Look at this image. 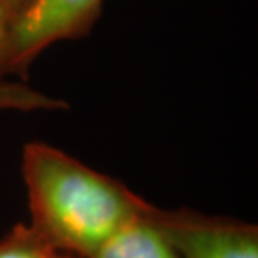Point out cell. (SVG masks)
<instances>
[{"label":"cell","mask_w":258,"mask_h":258,"mask_svg":"<svg viewBox=\"0 0 258 258\" xmlns=\"http://www.w3.org/2000/svg\"><path fill=\"white\" fill-rule=\"evenodd\" d=\"M52 250L29 223H15L0 235V258H45Z\"/></svg>","instance_id":"6"},{"label":"cell","mask_w":258,"mask_h":258,"mask_svg":"<svg viewBox=\"0 0 258 258\" xmlns=\"http://www.w3.org/2000/svg\"><path fill=\"white\" fill-rule=\"evenodd\" d=\"M30 0H0V7H2L9 15V20L14 17L15 14L20 12Z\"/></svg>","instance_id":"7"},{"label":"cell","mask_w":258,"mask_h":258,"mask_svg":"<svg viewBox=\"0 0 258 258\" xmlns=\"http://www.w3.org/2000/svg\"><path fill=\"white\" fill-rule=\"evenodd\" d=\"M67 107L69 104L64 99L45 94L35 87L27 86L25 82L9 81L5 77H0V112L62 111Z\"/></svg>","instance_id":"5"},{"label":"cell","mask_w":258,"mask_h":258,"mask_svg":"<svg viewBox=\"0 0 258 258\" xmlns=\"http://www.w3.org/2000/svg\"><path fill=\"white\" fill-rule=\"evenodd\" d=\"M45 258H79V256L66 253V251H60V250H52Z\"/></svg>","instance_id":"9"},{"label":"cell","mask_w":258,"mask_h":258,"mask_svg":"<svg viewBox=\"0 0 258 258\" xmlns=\"http://www.w3.org/2000/svg\"><path fill=\"white\" fill-rule=\"evenodd\" d=\"M104 0H30L9 20L0 50V77H25L49 45L84 37L101 17Z\"/></svg>","instance_id":"2"},{"label":"cell","mask_w":258,"mask_h":258,"mask_svg":"<svg viewBox=\"0 0 258 258\" xmlns=\"http://www.w3.org/2000/svg\"><path fill=\"white\" fill-rule=\"evenodd\" d=\"M144 216L181 258H258V226L250 221L149 201Z\"/></svg>","instance_id":"3"},{"label":"cell","mask_w":258,"mask_h":258,"mask_svg":"<svg viewBox=\"0 0 258 258\" xmlns=\"http://www.w3.org/2000/svg\"><path fill=\"white\" fill-rule=\"evenodd\" d=\"M87 258H181L143 213Z\"/></svg>","instance_id":"4"},{"label":"cell","mask_w":258,"mask_h":258,"mask_svg":"<svg viewBox=\"0 0 258 258\" xmlns=\"http://www.w3.org/2000/svg\"><path fill=\"white\" fill-rule=\"evenodd\" d=\"M29 225L55 250L87 258L143 213L148 201L121 179L44 141L22 149Z\"/></svg>","instance_id":"1"},{"label":"cell","mask_w":258,"mask_h":258,"mask_svg":"<svg viewBox=\"0 0 258 258\" xmlns=\"http://www.w3.org/2000/svg\"><path fill=\"white\" fill-rule=\"evenodd\" d=\"M7 24H9V15L0 7V50H2V42L5 37V30H7Z\"/></svg>","instance_id":"8"}]
</instances>
